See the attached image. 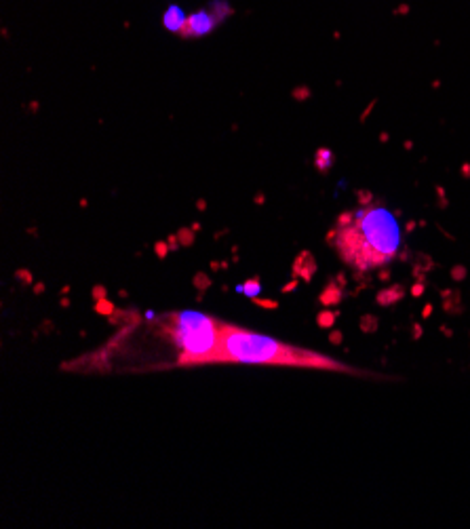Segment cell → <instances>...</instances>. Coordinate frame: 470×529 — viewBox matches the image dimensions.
Returning a JSON list of instances; mask_svg holds the SVG:
<instances>
[{"label": "cell", "instance_id": "cell-15", "mask_svg": "<svg viewBox=\"0 0 470 529\" xmlns=\"http://www.w3.org/2000/svg\"><path fill=\"white\" fill-rule=\"evenodd\" d=\"M15 281L19 283L21 287H32L34 285V276L28 268H19V270H15Z\"/></svg>", "mask_w": 470, "mask_h": 529}, {"label": "cell", "instance_id": "cell-2", "mask_svg": "<svg viewBox=\"0 0 470 529\" xmlns=\"http://www.w3.org/2000/svg\"><path fill=\"white\" fill-rule=\"evenodd\" d=\"M215 363H245V365H282L304 369H327L352 373L350 367L340 361L318 354L306 348L282 344L279 339L255 333V331L221 322L219 354Z\"/></svg>", "mask_w": 470, "mask_h": 529}, {"label": "cell", "instance_id": "cell-34", "mask_svg": "<svg viewBox=\"0 0 470 529\" xmlns=\"http://www.w3.org/2000/svg\"><path fill=\"white\" fill-rule=\"evenodd\" d=\"M441 331H443V335H445V337H451V335H454V331L447 329V327H441Z\"/></svg>", "mask_w": 470, "mask_h": 529}, {"label": "cell", "instance_id": "cell-19", "mask_svg": "<svg viewBox=\"0 0 470 529\" xmlns=\"http://www.w3.org/2000/svg\"><path fill=\"white\" fill-rule=\"evenodd\" d=\"M105 295H108V287H105V285H95L93 289H91V298H93V302L103 300Z\"/></svg>", "mask_w": 470, "mask_h": 529}, {"label": "cell", "instance_id": "cell-4", "mask_svg": "<svg viewBox=\"0 0 470 529\" xmlns=\"http://www.w3.org/2000/svg\"><path fill=\"white\" fill-rule=\"evenodd\" d=\"M316 274V259L312 257L310 251H301L295 257L293 266H291V276L293 279H301L304 283H310Z\"/></svg>", "mask_w": 470, "mask_h": 529}, {"label": "cell", "instance_id": "cell-26", "mask_svg": "<svg viewBox=\"0 0 470 529\" xmlns=\"http://www.w3.org/2000/svg\"><path fill=\"white\" fill-rule=\"evenodd\" d=\"M377 279H379V281H384V283L390 281V270H388V268H382V270L377 272Z\"/></svg>", "mask_w": 470, "mask_h": 529}, {"label": "cell", "instance_id": "cell-21", "mask_svg": "<svg viewBox=\"0 0 470 529\" xmlns=\"http://www.w3.org/2000/svg\"><path fill=\"white\" fill-rule=\"evenodd\" d=\"M299 287V279H291L289 283H285L281 287V293H291V291H295Z\"/></svg>", "mask_w": 470, "mask_h": 529}, {"label": "cell", "instance_id": "cell-35", "mask_svg": "<svg viewBox=\"0 0 470 529\" xmlns=\"http://www.w3.org/2000/svg\"><path fill=\"white\" fill-rule=\"evenodd\" d=\"M118 298L127 300V298H129V291H127V289H120V291H118Z\"/></svg>", "mask_w": 470, "mask_h": 529}, {"label": "cell", "instance_id": "cell-10", "mask_svg": "<svg viewBox=\"0 0 470 529\" xmlns=\"http://www.w3.org/2000/svg\"><path fill=\"white\" fill-rule=\"evenodd\" d=\"M192 285H194V289H196L198 293H205L207 289H211V285H213V281H211V276L207 272H196L192 276Z\"/></svg>", "mask_w": 470, "mask_h": 529}, {"label": "cell", "instance_id": "cell-1", "mask_svg": "<svg viewBox=\"0 0 470 529\" xmlns=\"http://www.w3.org/2000/svg\"><path fill=\"white\" fill-rule=\"evenodd\" d=\"M327 245L354 272L367 274L392 262L401 245L396 217L384 205H361L357 211H344L335 228L327 232Z\"/></svg>", "mask_w": 470, "mask_h": 529}, {"label": "cell", "instance_id": "cell-12", "mask_svg": "<svg viewBox=\"0 0 470 529\" xmlns=\"http://www.w3.org/2000/svg\"><path fill=\"white\" fill-rule=\"evenodd\" d=\"M331 163H333V154H331V152H329V150H325V148H321V150H318V152H316V158H314V165H316L318 169H321V171H323V173H325V171H327V169H329V167H331Z\"/></svg>", "mask_w": 470, "mask_h": 529}, {"label": "cell", "instance_id": "cell-7", "mask_svg": "<svg viewBox=\"0 0 470 529\" xmlns=\"http://www.w3.org/2000/svg\"><path fill=\"white\" fill-rule=\"evenodd\" d=\"M441 298H443V310L447 312V315H460L462 312V295H460L458 289H445L441 291Z\"/></svg>", "mask_w": 470, "mask_h": 529}, {"label": "cell", "instance_id": "cell-13", "mask_svg": "<svg viewBox=\"0 0 470 529\" xmlns=\"http://www.w3.org/2000/svg\"><path fill=\"white\" fill-rule=\"evenodd\" d=\"M359 327H361L363 333H376L377 327H379V320H377V317H374V315H365V317H361Z\"/></svg>", "mask_w": 470, "mask_h": 529}, {"label": "cell", "instance_id": "cell-9", "mask_svg": "<svg viewBox=\"0 0 470 529\" xmlns=\"http://www.w3.org/2000/svg\"><path fill=\"white\" fill-rule=\"evenodd\" d=\"M260 291H262V279L260 276H251L249 281H245L243 283V295H247V298H257V295H260Z\"/></svg>", "mask_w": 470, "mask_h": 529}, {"label": "cell", "instance_id": "cell-6", "mask_svg": "<svg viewBox=\"0 0 470 529\" xmlns=\"http://www.w3.org/2000/svg\"><path fill=\"white\" fill-rule=\"evenodd\" d=\"M405 298V287L403 285H392V287H388V289H382V291H377L376 295V302L379 304V306H392V304L396 302H401Z\"/></svg>", "mask_w": 470, "mask_h": 529}, {"label": "cell", "instance_id": "cell-30", "mask_svg": "<svg viewBox=\"0 0 470 529\" xmlns=\"http://www.w3.org/2000/svg\"><path fill=\"white\" fill-rule=\"evenodd\" d=\"M209 268H211V272H219L221 270V262H215V259H213V262L209 264Z\"/></svg>", "mask_w": 470, "mask_h": 529}, {"label": "cell", "instance_id": "cell-16", "mask_svg": "<svg viewBox=\"0 0 470 529\" xmlns=\"http://www.w3.org/2000/svg\"><path fill=\"white\" fill-rule=\"evenodd\" d=\"M177 238H180L182 247H192L194 245V230L192 228H182L177 232Z\"/></svg>", "mask_w": 470, "mask_h": 529}, {"label": "cell", "instance_id": "cell-24", "mask_svg": "<svg viewBox=\"0 0 470 529\" xmlns=\"http://www.w3.org/2000/svg\"><path fill=\"white\" fill-rule=\"evenodd\" d=\"M167 243H169L171 251H180V249H182V245H180V238H177V234H171L169 238H167Z\"/></svg>", "mask_w": 470, "mask_h": 529}, {"label": "cell", "instance_id": "cell-18", "mask_svg": "<svg viewBox=\"0 0 470 529\" xmlns=\"http://www.w3.org/2000/svg\"><path fill=\"white\" fill-rule=\"evenodd\" d=\"M169 251H171V247H169V243H167V240H158V243L154 245V253H156L158 259H165Z\"/></svg>", "mask_w": 470, "mask_h": 529}, {"label": "cell", "instance_id": "cell-5", "mask_svg": "<svg viewBox=\"0 0 470 529\" xmlns=\"http://www.w3.org/2000/svg\"><path fill=\"white\" fill-rule=\"evenodd\" d=\"M344 298V287H340L335 281H329L325 285L323 293L318 295V302L323 304V306H338Z\"/></svg>", "mask_w": 470, "mask_h": 529}, {"label": "cell", "instance_id": "cell-29", "mask_svg": "<svg viewBox=\"0 0 470 529\" xmlns=\"http://www.w3.org/2000/svg\"><path fill=\"white\" fill-rule=\"evenodd\" d=\"M53 329H55V327H53V322H51V320H42V331H47V333H51Z\"/></svg>", "mask_w": 470, "mask_h": 529}, {"label": "cell", "instance_id": "cell-23", "mask_svg": "<svg viewBox=\"0 0 470 529\" xmlns=\"http://www.w3.org/2000/svg\"><path fill=\"white\" fill-rule=\"evenodd\" d=\"M411 295H413V298H422V295H424V283L415 281V285L411 287Z\"/></svg>", "mask_w": 470, "mask_h": 529}, {"label": "cell", "instance_id": "cell-3", "mask_svg": "<svg viewBox=\"0 0 470 529\" xmlns=\"http://www.w3.org/2000/svg\"><path fill=\"white\" fill-rule=\"evenodd\" d=\"M154 325L177 348V365L215 363L219 354L221 322L200 312H171L158 318Z\"/></svg>", "mask_w": 470, "mask_h": 529}, {"label": "cell", "instance_id": "cell-31", "mask_svg": "<svg viewBox=\"0 0 470 529\" xmlns=\"http://www.w3.org/2000/svg\"><path fill=\"white\" fill-rule=\"evenodd\" d=\"M430 315H432V304H426V308L422 310V317H424V318H428Z\"/></svg>", "mask_w": 470, "mask_h": 529}, {"label": "cell", "instance_id": "cell-28", "mask_svg": "<svg viewBox=\"0 0 470 529\" xmlns=\"http://www.w3.org/2000/svg\"><path fill=\"white\" fill-rule=\"evenodd\" d=\"M70 304H72V302H70V298H68V295H61L59 306H61V308H70Z\"/></svg>", "mask_w": 470, "mask_h": 529}, {"label": "cell", "instance_id": "cell-27", "mask_svg": "<svg viewBox=\"0 0 470 529\" xmlns=\"http://www.w3.org/2000/svg\"><path fill=\"white\" fill-rule=\"evenodd\" d=\"M411 335H413V339H420L422 337V325H418V322H415L413 329H411Z\"/></svg>", "mask_w": 470, "mask_h": 529}, {"label": "cell", "instance_id": "cell-32", "mask_svg": "<svg viewBox=\"0 0 470 529\" xmlns=\"http://www.w3.org/2000/svg\"><path fill=\"white\" fill-rule=\"evenodd\" d=\"M335 283H338L340 287H344V289H346V276H344V274H338V276H335Z\"/></svg>", "mask_w": 470, "mask_h": 529}, {"label": "cell", "instance_id": "cell-36", "mask_svg": "<svg viewBox=\"0 0 470 529\" xmlns=\"http://www.w3.org/2000/svg\"><path fill=\"white\" fill-rule=\"evenodd\" d=\"M196 207H198L200 211H205V209H207V205H205V201H198V203H196Z\"/></svg>", "mask_w": 470, "mask_h": 529}, {"label": "cell", "instance_id": "cell-25", "mask_svg": "<svg viewBox=\"0 0 470 529\" xmlns=\"http://www.w3.org/2000/svg\"><path fill=\"white\" fill-rule=\"evenodd\" d=\"M44 291H47L44 283H34V285H32V293H34V295H42Z\"/></svg>", "mask_w": 470, "mask_h": 529}, {"label": "cell", "instance_id": "cell-14", "mask_svg": "<svg viewBox=\"0 0 470 529\" xmlns=\"http://www.w3.org/2000/svg\"><path fill=\"white\" fill-rule=\"evenodd\" d=\"M93 310L97 312V315H101V317H110V315H114V312H116V306H114V304L108 298H103V300H97L93 304Z\"/></svg>", "mask_w": 470, "mask_h": 529}, {"label": "cell", "instance_id": "cell-33", "mask_svg": "<svg viewBox=\"0 0 470 529\" xmlns=\"http://www.w3.org/2000/svg\"><path fill=\"white\" fill-rule=\"evenodd\" d=\"M70 291H72V287H70V285H64V287H61V289H59V293H61V295H70Z\"/></svg>", "mask_w": 470, "mask_h": 529}, {"label": "cell", "instance_id": "cell-17", "mask_svg": "<svg viewBox=\"0 0 470 529\" xmlns=\"http://www.w3.org/2000/svg\"><path fill=\"white\" fill-rule=\"evenodd\" d=\"M251 304H253V306L266 308V310H277V308H279V302H277V300H262V298H251Z\"/></svg>", "mask_w": 470, "mask_h": 529}, {"label": "cell", "instance_id": "cell-22", "mask_svg": "<svg viewBox=\"0 0 470 529\" xmlns=\"http://www.w3.org/2000/svg\"><path fill=\"white\" fill-rule=\"evenodd\" d=\"M342 339H344V335H342V331H338V329L329 333V342H331L333 346H340V344H342Z\"/></svg>", "mask_w": 470, "mask_h": 529}, {"label": "cell", "instance_id": "cell-11", "mask_svg": "<svg viewBox=\"0 0 470 529\" xmlns=\"http://www.w3.org/2000/svg\"><path fill=\"white\" fill-rule=\"evenodd\" d=\"M137 317H139L137 312H131V310H118V308H116V312L108 317V322H110V325H125V322H127L129 318H137Z\"/></svg>", "mask_w": 470, "mask_h": 529}, {"label": "cell", "instance_id": "cell-20", "mask_svg": "<svg viewBox=\"0 0 470 529\" xmlns=\"http://www.w3.org/2000/svg\"><path fill=\"white\" fill-rule=\"evenodd\" d=\"M449 274H451V279L458 281V283H460V281H464L466 276H468V272H466V268H464V266H454Z\"/></svg>", "mask_w": 470, "mask_h": 529}, {"label": "cell", "instance_id": "cell-37", "mask_svg": "<svg viewBox=\"0 0 470 529\" xmlns=\"http://www.w3.org/2000/svg\"><path fill=\"white\" fill-rule=\"evenodd\" d=\"M255 203H257V205H262V203H264V194H257V196H255Z\"/></svg>", "mask_w": 470, "mask_h": 529}, {"label": "cell", "instance_id": "cell-8", "mask_svg": "<svg viewBox=\"0 0 470 529\" xmlns=\"http://www.w3.org/2000/svg\"><path fill=\"white\" fill-rule=\"evenodd\" d=\"M338 317H340V310H327L325 308V310H321L316 315V325L321 327V329H333Z\"/></svg>", "mask_w": 470, "mask_h": 529}]
</instances>
